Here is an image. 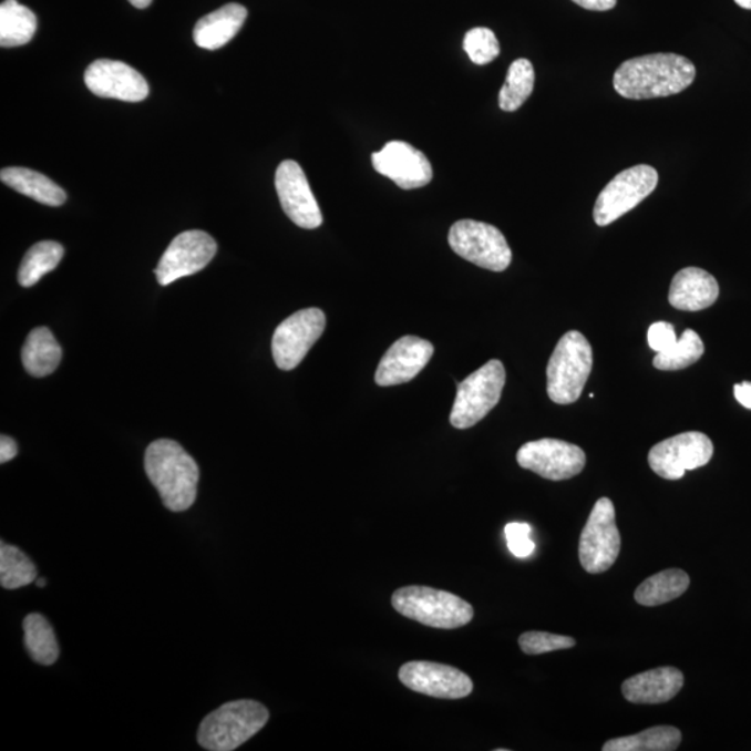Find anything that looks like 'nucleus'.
I'll return each mask as SVG.
<instances>
[{
	"mask_svg": "<svg viewBox=\"0 0 751 751\" xmlns=\"http://www.w3.org/2000/svg\"><path fill=\"white\" fill-rule=\"evenodd\" d=\"M276 192L282 210L297 226L308 230L322 226V212L302 167L297 162L285 161L277 167Z\"/></svg>",
	"mask_w": 751,
	"mask_h": 751,
	"instance_id": "obj_15",
	"label": "nucleus"
},
{
	"mask_svg": "<svg viewBox=\"0 0 751 751\" xmlns=\"http://www.w3.org/2000/svg\"><path fill=\"white\" fill-rule=\"evenodd\" d=\"M678 668L661 667L635 675L623 683L624 698L635 704H661L672 700L683 688Z\"/></svg>",
	"mask_w": 751,
	"mask_h": 751,
	"instance_id": "obj_19",
	"label": "nucleus"
},
{
	"mask_svg": "<svg viewBox=\"0 0 751 751\" xmlns=\"http://www.w3.org/2000/svg\"><path fill=\"white\" fill-rule=\"evenodd\" d=\"M269 710L255 700H236L210 712L198 729V743L210 751H232L264 729Z\"/></svg>",
	"mask_w": 751,
	"mask_h": 751,
	"instance_id": "obj_3",
	"label": "nucleus"
},
{
	"mask_svg": "<svg viewBox=\"0 0 751 751\" xmlns=\"http://www.w3.org/2000/svg\"><path fill=\"white\" fill-rule=\"evenodd\" d=\"M375 171L402 189L422 188L432 182L433 168L422 151L402 141H391L372 155Z\"/></svg>",
	"mask_w": 751,
	"mask_h": 751,
	"instance_id": "obj_17",
	"label": "nucleus"
},
{
	"mask_svg": "<svg viewBox=\"0 0 751 751\" xmlns=\"http://www.w3.org/2000/svg\"><path fill=\"white\" fill-rule=\"evenodd\" d=\"M64 255L62 245L54 241H41L27 250L19 269V282L23 287H32L43 276L56 269Z\"/></svg>",
	"mask_w": 751,
	"mask_h": 751,
	"instance_id": "obj_29",
	"label": "nucleus"
},
{
	"mask_svg": "<svg viewBox=\"0 0 751 751\" xmlns=\"http://www.w3.org/2000/svg\"><path fill=\"white\" fill-rule=\"evenodd\" d=\"M0 179L8 187L27 195L37 203L60 206L66 203V193L43 174L24 167H8L0 173Z\"/></svg>",
	"mask_w": 751,
	"mask_h": 751,
	"instance_id": "obj_22",
	"label": "nucleus"
},
{
	"mask_svg": "<svg viewBox=\"0 0 751 751\" xmlns=\"http://www.w3.org/2000/svg\"><path fill=\"white\" fill-rule=\"evenodd\" d=\"M128 2L132 3L134 8L145 9L150 7L152 0H128Z\"/></svg>",
	"mask_w": 751,
	"mask_h": 751,
	"instance_id": "obj_39",
	"label": "nucleus"
},
{
	"mask_svg": "<svg viewBox=\"0 0 751 751\" xmlns=\"http://www.w3.org/2000/svg\"><path fill=\"white\" fill-rule=\"evenodd\" d=\"M704 353V344L701 341L700 336L693 330L683 331L682 337H680L673 346L669 347L668 350L662 352H657L655 358L656 369L667 370H682L689 368L690 364H693L699 361Z\"/></svg>",
	"mask_w": 751,
	"mask_h": 751,
	"instance_id": "obj_31",
	"label": "nucleus"
},
{
	"mask_svg": "<svg viewBox=\"0 0 751 751\" xmlns=\"http://www.w3.org/2000/svg\"><path fill=\"white\" fill-rule=\"evenodd\" d=\"M734 3H737L740 8L751 10V0H734Z\"/></svg>",
	"mask_w": 751,
	"mask_h": 751,
	"instance_id": "obj_40",
	"label": "nucleus"
},
{
	"mask_svg": "<svg viewBox=\"0 0 751 751\" xmlns=\"http://www.w3.org/2000/svg\"><path fill=\"white\" fill-rule=\"evenodd\" d=\"M720 286L714 276L699 268H686L673 276L669 288V304L680 310H703L714 305Z\"/></svg>",
	"mask_w": 751,
	"mask_h": 751,
	"instance_id": "obj_20",
	"label": "nucleus"
},
{
	"mask_svg": "<svg viewBox=\"0 0 751 751\" xmlns=\"http://www.w3.org/2000/svg\"><path fill=\"white\" fill-rule=\"evenodd\" d=\"M524 470L537 473L548 481H567L579 475L586 465L585 451L563 440L542 439L524 445L516 454Z\"/></svg>",
	"mask_w": 751,
	"mask_h": 751,
	"instance_id": "obj_12",
	"label": "nucleus"
},
{
	"mask_svg": "<svg viewBox=\"0 0 751 751\" xmlns=\"http://www.w3.org/2000/svg\"><path fill=\"white\" fill-rule=\"evenodd\" d=\"M593 368L590 342L579 331H568L558 341L547 364V394L559 405L578 401Z\"/></svg>",
	"mask_w": 751,
	"mask_h": 751,
	"instance_id": "obj_4",
	"label": "nucleus"
},
{
	"mask_svg": "<svg viewBox=\"0 0 751 751\" xmlns=\"http://www.w3.org/2000/svg\"><path fill=\"white\" fill-rule=\"evenodd\" d=\"M535 69L527 59L515 60L511 64L507 79L500 91V107L504 112H515L524 105L535 89Z\"/></svg>",
	"mask_w": 751,
	"mask_h": 751,
	"instance_id": "obj_28",
	"label": "nucleus"
},
{
	"mask_svg": "<svg viewBox=\"0 0 751 751\" xmlns=\"http://www.w3.org/2000/svg\"><path fill=\"white\" fill-rule=\"evenodd\" d=\"M576 641L569 636H560L548 632H525L521 635L519 647L525 655L538 656L546 655V652L567 650L575 647Z\"/></svg>",
	"mask_w": 751,
	"mask_h": 751,
	"instance_id": "obj_33",
	"label": "nucleus"
},
{
	"mask_svg": "<svg viewBox=\"0 0 751 751\" xmlns=\"http://www.w3.org/2000/svg\"><path fill=\"white\" fill-rule=\"evenodd\" d=\"M247 9L238 3H228L216 12L206 14L194 29V41L199 48L216 51L238 34L247 20Z\"/></svg>",
	"mask_w": 751,
	"mask_h": 751,
	"instance_id": "obj_21",
	"label": "nucleus"
},
{
	"mask_svg": "<svg viewBox=\"0 0 751 751\" xmlns=\"http://www.w3.org/2000/svg\"><path fill=\"white\" fill-rule=\"evenodd\" d=\"M145 471L167 510L183 513L193 507L199 467L182 445L167 439L151 443L145 453Z\"/></svg>",
	"mask_w": 751,
	"mask_h": 751,
	"instance_id": "obj_2",
	"label": "nucleus"
},
{
	"mask_svg": "<svg viewBox=\"0 0 751 751\" xmlns=\"http://www.w3.org/2000/svg\"><path fill=\"white\" fill-rule=\"evenodd\" d=\"M449 244L456 255L479 268L504 271L513 260L507 239L497 227L476 220H460L450 228Z\"/></svg>",
	"mask_w": 751,
	"mask_h": 751,
	"instance_id": "obj_7",
	"label": "nucleus"
},
{
	"mask_svg": "<svg viewBox=\"0 0 751 751\" xmlns=\"http://www.w3.org/2000/svg\"><path fill=\"white\" fill-rule=\"evenodd\" d=\"M35 564L29 555L10 544H0V585L3 589L16 590L29 586L37 578Z\"/></svg>",
	"mask_w": 751,
	"mask_h": 751,
	"instance_id": "obj_30",
	"label": "nucleus"
},
{
	"mask_svg": "<svg viewBox=\"0 0 751 751\" xmlns=\"http://www.w3.org/2000/svg\"><path fill=\"white\" fill-rule=\"evenodd\" d=\"M217 244L208 233L189 230L178 234L155 269L161 286L198 274L215 258Z\"/></svg>",
	"mask_w": 751,
	"mask_h": 751,
	"instance_id": "obj_13",
	"label": "nucleus"
},
{
	"mask_svg": "<svg viewBox=\"0 0 751 751\" xmlns=\"http://www.w3.org/2000/svg\"><path fill=\"white\" fill-rule=\"evenodd\" d=\"M696 68L677 53H652L626 60L614 74V89L626 100L666 97L689 89Z\"/></svg>",
	"mask_w": 751,
	"mask_h": 751,
	"instance_id": "obj_1",
	"label": "nucleus"
},
{
	"mask_svg": "<svg viewBox=\"0 0 751 751\" xmlns=\"http://www.w3.org/2000/svg\"><path fill=\"white\" fill-rule=\"evenodd\" d=\"M658 173L649 165L626 168L606 185L596 200L593 217L597 226L611 225L655 192Z\"/></svg>",
	"mask_w": 751,
	"mask_h": 751,
	"instance_id": "obj_8",
	"label": "nucleus"
},
{
	"mask_svg": "<svg viewBox=\"0 0 751 751\" xmlns=\"http://www.w3.org/2000/svg\"><path fill=\"white\" fill-rule=\"evenodd\" d=\"M620 535L615 522L613 501L603 497L596 501L589 519L582 531L579 559L589 574H603L613 567L619 557Z\"/></svg>",
	"mask_w": 751,
	"mask_h": 751,
	"instance_id": "obj_9",
	"label": "nucleus"
},
{
	"mask_svg": "<svg viewBox=\"0 0 751 751\" xmlns=\"http://www.w3.org/2000/svg\"><path fill=\"white\" fill-rule=\"evenodd\" d=\"M25 649L32 660L41 666H52L59 658V644L51 624L41 614H30L24 619Z\"/></svg>",
	"mask_w": 751,
	"mask_h": 751,
	"instance_id": "obj_27",
	"label": "nucleus"
},
{
	"mask_svg": "<svg viewBox=\"0 0 751 751\" xmlns=\"http://www.w3.org/2000/svg\"><path fill=\"white\" fill-rule=\"evenodd\" d=\"M464 49L472 62L479 64V66L492 63L500 54L497 37L492 30L484 29V27H476V29L466 32Z\"/></svg>",
	"mask_w": 751,
	"mask_h": 751,
	"instance_id": "obj_32",
	"label": "nucleus"
},
{
	"mask_svg": "<svg viewBox=\"0 0 751 751\" xmlns=\"http://www.w3.org/2000/svg\"><path fill=\"white\" fill-rule=\"evenodd\" d=\"M734 397H737L739 404L751 410V382L734 385Z\"/></svg>",
	"mask_w": 751,
	"mask_h": 751,
	"instance_id": "obj_38",
	"label": "nucleus"
},
{
	"mask_svg": "<svg viewBox=\"0 0 751 751\" xmlns=\"http://www.w3.org/2000/svg\"><path fill=\"white\" fill-rule=\"evenodd\" d=\"M326 328V315L319 308L298 310L282 320L271 340V352L277 367L292 370L307 357Z\"/></svg>",
	"mask_w": 751,
	"mask_h": 751,
	"instance_id": "obj_11",
	"label": "nucleus"
},
{
	"mask_svg": "<svg viewBox=\"0 0 751 751\" xmlns=\"http://www.w3.org/2000/svg\"><path fill=\"white\" fill-rule=\"evenodd\" d=\"M18 453V443H16L12 438H9V435L2 434V438H0V462L7 464V462L12 461Z\"/></svg>",
	"mask_w": 751,
	"mask_h": 751,
	"instance_id": "obj_36",
	"label": "nucleus"
},
{
	"mask_svg": "<svg viewBox=\"0 0 751 751\" xmlns=\"http://www.w3.org/2000/svg\"><path fill=\"white\" fill-rule=\"evenodd\" d=\"M35 584H37L38 587H45L47 586V579L45 578L37 579Z\"/></svg>",
	"mask_w": 751,
	"mask_h": 751,
	"instance_id": "obj_41",
	"label": "nucleus"
},
{
	"mask_svg": "<svg viewBox=\"0 0 751 751\" xmlns=\"http://www.w3.org/2000/svg\"><path fill=\"white\" fill-rule=\"evenodd\" d=\"M37 16L18 0H7L0 7V45L14 48L25 45L37 31Z\"/></svg>",
	"mask_w": 751,
	"mask_h": 751,
	"instance_id": "obj_25",
	"label": "nucleus"
},
{
	"mask_svg": "<svg viewBox=\"0 0 751 751\" xmlns=\"http://www.w3.org/2000/svg\"><path fill=\"white\" fill-rule=\"evenodd\" d=\"M399 678L412 692L435 699H464L473 690L472 679L466 673L438 662H407L400 668Z\"/></svg>",
	"mask_w": 751,
	"mask_h": 751,
	"instance_id": "obj_14",
	"label": "nucleus"
},
{
	"mask_svg": "<svg viewBox=\"0 0 751 751\" xmlns=\"http://www.w3.org/2000/svg\"><path fill=\"white\" fill-rule=\"evenodd\" d=\"M712 454L714 445L709 435L686 432L656 444L649 453V465L658 476L667 481H678L686 471L709 464Z\"/></svg>",
	"mask_w": 751,
	"mask_h": 751,
	"instance_id": "obj_10",
	"label": "nucleus"
},
{
	"mask_svg": "<svg viewBox=\"0 0 751 751\" xmlns=\"http://www.w3.org/2000/svg\"><path fill=\"white\" fill-rule=\"evenodd\" d=\"M434 347L428 340L405 336L397 340L375 370V383L390 388L411 382L432 359Z\"/></svg>",
	"mask_w": 751,
	"mask_h": 751,
	"instance_id": "obj_18",
	"label": "nucleus"
},
{
	"mask_svg": "<svg viewBox=\"0 0 751 751\" xmlns=\"http://www.w3.org/2000/svg\"><path fill=\"white\" fill-rule=\"evenodd\" d=\"M505 385L504 364L493 359L456 384L450 422L455 429H470L498 404Z\"/></svg>",
	"mask_w": 751,
	"mask_h": 751,
	"instance_id": "obj_6",
	"label": "nucleus"
},
{
	"mask_svg": "<svg viewBox=\"0 0 751 751\" xmlns=\"http://www.w3.org/2000/svg\"><path fill=\"white\" fill-rule=\"evenodd\" d=\"M84 80L92 94L101 97L141 102L150 94L144 75L117 60H96L86 69Z\"/></svg>",
	"mask_w": 751,
	"mask_h": 751,
	"instance_id": "obj_16",
	"label": "nucleus"
},
{
	"mask_svg": "<svg viewBox=\"0 0 751 751\" xmlns=\"http://www.w3.org/2000/svg\"><path fill=\"white\" fill-rule=\"evenodd\" d=\"M678 337L675 333L673 326L667 322H658L650 326L647 333V341L652 351L662 352L677 342Z\"/></svg>",
	"mask_w": 751,
	"mask_h": 751,
	"instance_id": "obj_35",
	"label": "nucleus"
},
{
	"mask_svg": "<svg viewBox=\"0 0 751 751\" xmlns=\"http://www.w3.org/2000/svg\"><path fill=\"white\" fill-rule=\"evenodd\" d=\"M682 742V733L675 727H655L630 737L608 740L603 751H673Z\"/></svg>",
	"mask_w": 751,
	"mask_h": 751,
	"instance_id": "obj_26",
	"label": "nucleus"
},
{
	"mask_svg": "<svg viewBox=\"0 0 751 751\" xmlns=\"http://www.w3.org/2000/svg\"><path fill=\"white\" fill-rule=\"evenodd\" d=\"M689 575L682 569H667L650 576L635 591V600L645 607L661 606L689 589Z\"/></svg>",
	"mask_w": 751,
	"mask_h": 751,
	"instance_id": "obj_24",
	"label": "nucleus"
},
{
	"mask_svg": "<svg viewBox=\"0 0 751 751\" xmlns=\"http://www.w3.org/2000/svg\"><path fill=\"white\" fill-rule=\"evenodd\" d=\"M532 526L524 522H511L505 526V537H507L510 552L516 558L531 557L535 552L536 544L531 538Z\"/></svg>",
	"mask_w": 751,
	"mask_h": 751,
	"instance_id": "obj_34",
	"label": "nucleus"
},
{
	"mask_svg": "<svg viewBox=\"0 0 751 751\" xmlns=\"http://www.w3.org/2000/svg\"><path fill=\"white\" fill-rule=\"evenodd\" d=\"M391 604L404 617L439 629L461 628L475 615L464 598L426 586L401 587L394 591Z\"/></svg>",
	"mask_w": 751,
	"mask_h": 751,
	"instance_id": "obj_5",
	"label": "nucleus"
},
{
	"mask_svg": "<svg viewBox=\"0 0 751 751\" xmlns=\"http://www.w3.org/2000/svg\"><path fill=\"white\" fill-rule=\"evenodd\" d=\"M578 7L593 10V12H607L617 4V0H573Z\"/></svg>",
	"mask_w": 751,
	"mask_h": 751,
	"instance_id": "obj_37",
	"label": "nucleus"
},
{
	"mask_svg": "<svg viewBox=\"0 0 751 751\" xmlns=\"http://www.w3.org/2000/svg\"><path fill=\"white\" fill-rule=\"evenodd\" d=\"M21 359L27 372L34 378H45L59 367L62 348L51 330L37 328L27 337Z\"/></svg>",
	"mask_w": 751,
	"mask_h": 751,
	"instance_id": "obj_23",
	"label": "nucleus"
}]
</instances>
